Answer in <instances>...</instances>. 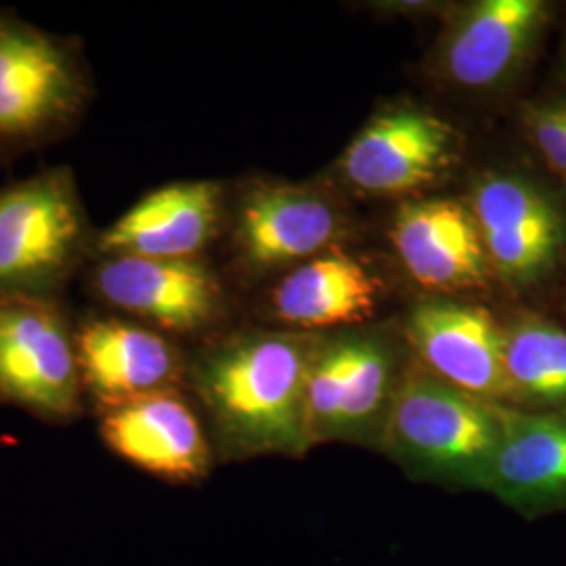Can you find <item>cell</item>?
<instances>
[{
    "label": "cell",
    "mask_w": 566,
    "mask_h": 566,
    "mask_svg": "<svg viewBox=\"0 0 566 566\" xmlns=\"http://www.w3.org/2000/svg\"><path fill=\"white\" fill-rule=\"evenodd\" d=\"M528 126L533 137L544 151L547 163L566 175V109L563 107H539L531 112Z\"/></svg>",
    "instance_id": "20"
},
{
    "label": "cell",
    "mask_w": 566,
    "mask_h": 566,
    "mask_svg": "<svg viewBox=\"0 0 566 566\" xmlns=\"http://www.w3.org/2000/svg\"><path fill=\"white\" fill-rule=\"evenodd\" d=\"M91 97L78 42L0 11V160L67 137Z\"/></svg>",
    "instance_id": "4"
},
{
    "label": "cell",
    "mask_w": 566,
    "mask_h": 566,
    "mask_svg": "<svg viewBox=\"0 0 566 566\" xmlns=\"http://www.w3.org/2000/svg\"><path fill=\"white\" fill-rule=\"evenodd\" d=\"M512 403L566 407V332L531 319L506 332Z\"/></svg>",
    "instance_id": "19"
},
{
    "label": "cell",
    "mask_w": 566,
    "mask_h": 566,
    "mask_svg": "<svg viewBox=\"0 0 566 566\" xmlns=\"http://www.w3.org/2000/svg\"><path fill=\"white\" fill-rule=\"evenodd\" d=\"M95 418L114 458L166 485H202L219 464L202 416L182 388L145 395Z\"/></svg>",
    "instance_id": "7"
},
{
    "label": "cell",
    "mask_w": 566,
    "mask_h": 566,
    "mask_svg": "<svg viewBox=\"0 0 566 566\" xmlns=\"http://www.w3.org/2000/svg\"><path fill=\"white\" fill-rule=\"evenodd\" d=\"M317 348L301 334L243 332L187 359L182 390L202 416L219 464L298 460L313 449L306 382Z\"/></svg>",
    "instance_id": "1"
},
{
    "label": "cell",
    "mask_w": 566,
    "mask_h": 566,
    "mask_svg": "<svg viewBox=\"0 0 566 566\" xmlns=\"http://www.w3.org/2000/svg\"><path fill=\"white\" fill-rule=\"evenodd\" d=\"M416 361L468 395L512 405L506 371V332L491 313L458 303L420 304L407 325Z\"/></svg>",
    "instance_id": "10"
},
{
    "label": "cell",
    "mask_w": 566,
    "mask_h": 566,
    "mask_svg": "<svg viewBox=\"0 0 566 566\" xmlns=\"http://www.w3.org/2000/svg\"><path fill=\"white\" fill-rule=\"evenodd\" d=\"M390 240L407 273L430 290H465L486 282L489 256L470 208L453 200H418L399 208Z\"/></svg>",
    "instance_id": "13"
},
{
    "label": "cell",
    "mask_w": 566,
    "mask_h": 566,
    "mask_svg": "<svg viewBox=\"0 0 566 566\" xmlns=\"http://www.w3.org/2000/svg\"><path fill=\"white\" fill-rule=\"evenodd\" d=\"M0 405L51 426L74 424L88 411L74 322L61 298H0Z\"/></svg>",
    "instance_id": "5"
},
{
    "label": "cell",
    "mask_w": 566,
    "mask_h": 566,
    "mask_svg": "<svg viewBox=\"0 0 566 566\" xmlns=\"http://www.w3.org/2000/svg\"><path fill=\"white\" fill-rule=\"evenodd\" d=\"M376 301L374 275L338 250L301 264L271 294L277 319L308 329L364 322L374 315Z\"/></svg>",
    "instance_id": "17"
},
{
    "label": "cell",
    "mask_w": 566,
    "mask_h": 566,
    "mask_svg": "<svg viewBox=\"0 0 566 566\" xmlns=\"http://www.w3.org/2000/svg\"><path fill=\"white\" fill-rule=\"evenodd\" d=\"M458 133L420 107H390L367 122L343 156V172L374 196H401L437 181L455 163Z\"/></svg>",
    "instance_id": "9"
},
{
    "label": "cell",
    "mask_w": 566,
    "mask_h": 566,
    "mask_svg": "<svg viewBox=\"0 0 566 566\" xmlns=\"http://www.w3.org/2000/svg\"><path fill=\"white\" fill-rule=\"evenodd\" d=\"M405 369H399L397 359L385 344L359 336L348 338L343 403L334 443H357L378 449L386 416Z\"/></svg>",
    "instance_id": "18"
},
{
    "label": "cell",
    "mask_w": 566,
    "mask_h": 566,
    "mask_svg": "<svg viewBox=\"0 0 566 566\" xmlns=\"http://www.w3.org/2000/svg\"><path fill=\"white\" fill-rule=\"evenodd\" d=\"M223 187L179 181L158 187L120 219L97 231L95 256H142L164 261L200 259L221 223Z\"/></svg>",
    "instance_id": "11"
},
{
    "label": "cell",
    "mask_w": 566,
    "mask_h": 566,
    "mask_svg": "<svg viewBox=\"0 0 566 566\" xmlns=\"http://www.w3.org/2000/svg\"><path fill=\"white\" fill-rule=\"evenodd\" d=\"M97 231L72 168L55 166L0 187V298H61L95 259Z\"/></svg>",
    "instance_id": "3"
},
{
    "label": "cell",
    "mask_w": 566,
    "mask_h": 566,
    "mask_svg": "<svg viewBox=\"0 0 566 566\" xmlns=\"http://www.w3.org/2000/svg\"><path fill=\"white\" fill-rule=\"evenodd\" d=\"M472 214L489 264L507 280L537 275L563 243L560 212L523 179L485 177L472 193Z\"/></svg>",
    "instance_id": "15"
},
{
    "label": "cell",
    "mask_w": 566,
    "mask_h": 566,
    "mask_svg": "<svg viewBox=\"0 0 566 566\" xmlns=\"http://www.w3.org/2000/svg\"><path fill=\"white\" fill-rule=\"evenodd\" d=\"M546 21L542 0H483L468 7L447 32L441 65L464 88H486L525 57Z\"/></svg>",
    "instance_id": "16"
},
{
    "label": "cell",
    "mask_w": 566,
    "mask_h": 566,
    "mask_svg": "<svg viewBox=\"0 0 566 566\" xmlns=\"http://www.w3.org/2000/svg\"><path fill=\"white\" fill-rule=\"evenodd\" d=\"M497 405L407 365L378 449L418 483L485 491L500 446Z\"/></svg>",
    "instance_id": "2"
},
{
    "label": "cell",
    "mask_w": 566,
    "mask_h": 566,
    "mask_svg": "<svg viewBox=\"0 0 566 566\" xmlns=\"http://www.w3.org/2000/svg\"><path fill=\"white\" fill-rule=\"evenodd\" d=\"M82 392L99 416L145 395L182 388L187 359L164 334L116 313L74 322Z\"/></svg>",
    "instance_id": "8"
},
{
    "label": "cell",
    "mask_w": 566,
    "mask_h": 566,
    "mask_svg": "<svg viewBox=\"0 0 566 566\" xmlns=\"http://www.w3.org/2000/svg\"><path fill=\"white\" fill-rule=\"evenodd\" d=\"M565 109H566V105H565Z\"/></svg>",
    "instance_id": "21"
},
{
    "label": "cell",
    "mask_w": 566,
    "mask_h": 566,
    "mask_svg": "<svg viewBox=\"0 0 566 566\" xmlns=\"http://www.w3.org/2000/svg\"><path fill=\"white\" fill-rule=\"evenodd\" d=\"M500 446L486 493L523 516L566 507V411L497 405Z\"/></svg>",
    "instance_id": "12"
},
{
    "label": "cell",
    "mask_w": 566,
    "mask_h": 566,
    "mask_svg": "<svg viewBox=\"0 0 566 566\" xmlns=\"http://www.w3.org/2000/svg\"><path fill=\"white\" fill-rule=\"evenodd\" d=\"M340 224L332 203L290 185H254L240 200L233 245L248 269L266 271L315 256Z\"/></svg>",
    "instance_id": "14"
},
{
    "label": "cell",
    "mask_w": 566,
    "mask_h": 566,
    "mask_svg": "<svg viewBox=\"0 0 566 566\" xmlns=\"http://www.w3.org/2000/svg\"><path fill=\"white\" fill-rule=\"evenodd\" d=\"M86 287L107 311L160 334H196L223 313V285L200 259L95 256Z\"/></svg>",
    "instance_id": "6"
}]
</instances>
